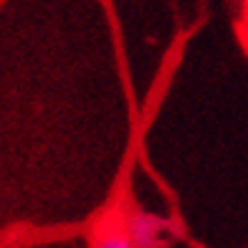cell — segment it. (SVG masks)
Wrapping results in <instances>:
<instances>
[{"label": "cell", "instance_id": "1", "mask_svg": "<svg viewBox=\"0 0 248 248\" xmlns=\"http://www.w3.org/2000/svg\"><path fill=\"white\" fill-rule=\"evenodd\" d=\"M162 231V220L155 216H134L129 220V235L134 246H150Z\"/></svg>", "mask_w": 248, "mask_h": 248}, {"label": "cell", "instance_id": "2", "mask_svg": "<svg viewBox=\"0 0 248 248\" xmlns=\"http://www.w3.org/2000/svg\"><path fill=\"white\" fill-rule=\"evenodd\" d=\"M99 243L101 246H109V248H127V246H132V235L129 233H109Z\"/></svg>", "mask_w": 248, "mask_h": 248}, {"label": "cell", "instance_id": "3", "mask_svg": "<svg viewBox=\"0 0 248 248\" xmlns=\"http://www.w3.org/2000/svg\"><path fill=\"white\" fill-rule=\"evenodd\" d=\"M243 10H246V18H248V0H243Z\"/></svg>", "mask_w": 248, "mask_h": 248}]
</instances>
